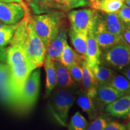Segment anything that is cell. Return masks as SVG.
<instances>
[{
	"instance_id": "cell-13",
	"label": "cell",
	"mask_w": 130,
	"mask_h": 130,
	"mask_svg": "<svg viewBox=\"0 0 130 130\" xmlns=\"http://www.w3.org/2000/svg\"><path fill=\"white\" fill-rule=\"evenodd\" d=\"M101 50L94 35L93 27L88 31L86 61L91 69L101 64Z\"/></svg>"
},
{
	"instance_id": "cell-6",
	"label": "cell",
	"mask_w": 130,
	"mask_h": 130,
	"mask_svg": "<svg viewBox=\"0 0 130 130\" xmlns=\"http://www.w3.org/2000/svg\"><path fill=\"white\" fill-rule=\"evenodd\" d=\"M87 4V0H31L28 6L34 14H40L53 11L68 12Z\"/></svg>"
},
{
	"instance_id": "cell-15",
	"label": "cell",
	"mask_w": 130,
	"mask_h": 130,
	"mask_svg": "<svg viewBox=\"0 0 130 130\" xmlns=\"http://www.w3.org/2000/svg\"><path fill=\"white\" fill-rule=\"evenodd\" d=\"M125 94L108 85H103L97 87L96 102L101 107L107 106Z\"/></svg>"
},
{
	"instance_id": "cell-12",
	"label": "cell",
	"mask_w": 130,
	"mask_h": 130,
	"mask_svg": "<svg viewBox=\"0 0 130 130\" xmlns=\"http://www.w3.org/2000/svg\"><path fill=\"white\" fill-rule=\"evenodd\" d=\"M97 87H93L87 90H84L79 94L77 104L81 110L88 115L90 119L96 118L97 109L96 95Z\"/></svg>"
},
{
	"instance_id": "cell-35",
	"label": "cell",
	"mask_w": 130,
	"mask_h": 130,
	"mask_svg": "<svg viewBox=\"0 0 130 130\" xmlns=\"http://www.w3.org/2000/svg\"><path fill=\"white\" fill-rule=\"evenodd\" d=\"M0 1L6 3H21V4H25V3L24 1H21V0H0Z\"/></svg>"
},
{
	"instance_id": "cell-20",
	"label": "cell",
	"mask_w": 130,
	"mask_h": 130,
	"mask_svg": "<svg viewBox=\"0 0 130 130\" xmlns=\"http://www.w3.org/2000/svg\"><path fill=\"white\" fill-rule=\"evenodd\" d=\"M43 65L46 72V86L44 97L46 98L51 95L57 85V74L54 61L51 58L45 57Z\"/></svg>"
},
{
	"instance_id": "cell-42",
	"label": "cell",
	"mask_w": 130,
	"mask_h": 130,
	"mask_svg": "<svg viewBox=\"0 0 130 130\" xmlns=\"http://www.w3.org/2000/svg\"><path fill=\"white\" fill-rule=\"evenodd\" d=\"M128 116H129V118H130V114H129V115H128Z\"/></svg>"
},
{
	"instance_id": "cell-3",
	"label": "cell",
	"mask_w": 130,
	"mask_h": 130,
	"mask_svg": "<svg viewBox=\"0 0 130 130\" xmlns=\"http://www.w3.org/2000/svg\"><path fill=\"white\" fill-rule=\"evenodd\" d=\"M31 21L37 35L41 39L46 50L52 40L63 28H66V12L53 11L31 16Z\"/></svg>"
},
{
	"instance_id": "cell-28",
	"label": "cell",
	"mask_w": 130,
	"mask_h": 130,
	"mask_svg": "<svg viewBox=\"0 0 130 130\" xmlns=\"http://www.w3.org/2000/svg\"><path fill=\"white\" fill-rule=\"evenodd\" d=\"M67 68L74 82L78 85H81L83 72L81 64H74Z\"/></svg>"
},
{
	"instance_id": "cell-38",
	"label": "cell",
	"mask_w": 130,
	"mask_h": 130,
	"mask_svg": "<svg viewBox=\"0 0 130 130\" xmlns=\"http://www.w3.org/2000/svg\"><path fill=\"white\" fill-rule=\"evenodd\" d=\"M25 1H26V2H27V4H29V3H30V1H31V0H25Z\"/></svg>"
},
{
	"instance_id": "cell-4",
	"label": "cell",
	"mask_w": 130,
	"mask_h": 130,
	"mask_svg": "<svg viewBox=\"0 0 130 130\" xmlns=\"http://www.w3.org/2000/svg\"><path fill=\"white\" fill-rule=\"evenodd\" d=\"M75 98L71 89H69L58 87L52 94L50 101V111L60 125H67L68 115Z\"/></svg>"
},
{
	"instance_id": "cell-24",
	"label": "cell",
	"mask_w": 130,
	"mask_h": 130,
	"mask_svg": "<svg viewBox=\"0 0 130 130\" xmlns=\"http://www.w3.org/2000/svg\"><path fill=\"white\" fill-rule=\"evenodd\" d=\"M81 66L83 72L81 86H83L84 90H87L93 87H98L93 71L89 67L86 61L84 60L83 61Z\"/></svg>"
},
{
	"instance_id": "cell-22",
	"label": "cell",
	"mask_w": 130,
	"mask_h": 130,
	"mask_svg": "<svg viewBox=\"0 0 130 130\" xmlns=\"http://www.w3.org/2000/svg\"><path fill=\"white\" fill-rule=\"evenodd\" d=\"M86 59L74 51L67 43L63 48L58 61L66 68L74 64H81V63Z\"/></svg>"
},
{
	"instance_id": "cell-27",
	"label": "cell",
	"mask_w": 130,
	"mask_h": 130,
	"mask_svg": "<svg viewBox=\"0 0 130 130\" xmlns=\"http://www.w3.org/2000/svg\"><path fill=\"white\" fill-rule=\"evenodd\" d=\"M89 123L79 112L73 115L68 125V130H86Z\"/></svg>"
},
{
	"instance_id": "cell-16",
	"label": "cell",
	"mask_w": 130,
	"mask_h": 130,
	"mask_svg": "<svg viewBox=\"0 0 130 130\" xmlns=\"http://www.w3.org/2000/svg\"><path fill=\"white\" fill-rule=\"evenodd\" d=\"M105 112L110 116L123 118L130 114V94L125 95L107 105Z\"/></svg>"
},
{
	"instance_id": "cell-36",
	"label": "cell",
	"mask_w": 130,
	"mask_h": 130,
	"mask_svg": "<svg viewBox=\"0 0 130 130\" xmlns=\"http://www.w3.org/2000/svg\"><path fill=\"white\" fill-rule=\"evenodd\" d=\"M124 2L125 3L126 5H127L128 7H130V0H125Z\"/></svg>"
},
{
	"instance_id": "cell-34",
	"label": "cell",
	"mask_w": 130,
	"mask_h": 130,
	"mask_svg": "<svg viewBox=\"0 0 130 130\" xmlns=\"http://www.w3.org/2000/svg\"><path fill=\"white\" fill-rule=\"evenodd\" d=\"M121 72L123 75L125 76L130 82V65L123 69Z\"/></svg>"
},
{
	"instance_id": "cell-43",
	"label": "cell",
	"mask_w": 130,
	"mask_h": 130,
	"mask_svg": "<svg viewBox=\"0 0 130 130\" xmlns=\"http://www.w3.org/2000/svg\"><path fill=\"white\" fill-rule=\"evenodd\" d=\"M21 1H24V0H21Z\"/></svg>"
},
{
	"instance_id": "cell-32",
	"label": "cell",
	"mask_w": 130,
	"mask_h": 130,
	"mask_svg": "<svg viewBox=\"0 0 130 130\" xmlns=\"http://www.w3.org/2000/svg\"><path fill=\"white\" fill-rule=\"evenodd\" d=\"M122 37L124 41L130 45V30L126 27L123 31Z\"/></svg>"
},
{
	"instance_id": "cell-30",
	"label": "cell",
	"mask_w": 130,
	"mask_h": 130,
	"mask_svg": "<svg viewBox=\"0 0 130 130\" xmlns=\"http://www.w3.org/2000/svg\"><path fill=\"white\" fill-rule=\"evenodd\" d=\"M122 21L125 26L126 27H130V7L127 5L123 4L121 9L116 12Z\"/></svg>"
},
{
	"instance_id": "cell-14",
	"label": "cell",
	"mask_w": 130,
	"mask_h": 130,
	"mask_svg": "<svg viewBox=\"0 0 130 130\" xmlns=\"http://www.w3.org/2000/svg\"><path fill=\"white\" fill-rule=\"evenodd\" d=\"M68 43V31L63 28L50 43L46 50V57L53 61H58L63 48Z\"/></svg>"
},
{
	"instance_id": "cell-21",
	"label": "cell",
	"mask_w": 130,
	"mask_h": 130,
	"mask_svg": "<svg viewBox=\"0 0 130 130\" xmlns=\"http://www.w3.org/2000/svg\"><path fill=\"white\" fill-rule=\"evenodd\" d=\"M123 3L115 0H89L90 8L104 13H116L123 6Z\"/></svg>"
},
{
	"instance_id": "cell-7",
	"label": "cell",
	"mask_w": 130,
	"mask_h": 130,
	"mask_svg": "<svg viewBox=\"0 0 130 130\" xmlns=\"http://www.w3.org/2000/svg\"><path fill=\"white\" fill-rule=\"evenodd\" d=\"M40 71L32 72L26 81L16 107L22 111H28L35 105L40 89Z\"/></svg>"
},
{
	"instance_id": "cell-2",
	"label": "cell",
	"mask_w": 130,
	"mask_h": 130,
	"mask_svg": "<svg viewBox=\"0 0 130 130\" xmlns=\"http://www.w3.org/2000/svg\"><path fill=\"white\" fill-rule=\"evenodd\" d=\"M6 61L10 69L14 107H16L26 81L35 69L23 50L15 45H10L6 49Z\"/></svg>"
},
{
	"instance_id": "cell-10",
	"label": "cell",
	"mask_w": 130,
	"mask_h": 130,
	"mask_svg": "<svg viewBox=\"0 0 130 130\" xmlns=\"http://www.w3.org/2000/svg\"><path fill=\"white\" fill-rule=\"evenodd\" d=\"M93 31L98 43L102 51H104L121 42H124L122 36L113 35L107 30L99 14H98L95 19Z\"/></svg>"
},
{
	"instance_id": "cell-37",
	"label": "cell",
	"mask_w": 130,
	"mask_h": 130,
	"mask_svg": "<svg viewBox=\"0 0 130 130\" xmlns=\"http://www.w3.org/2000/svg\"><path fill=\"white\" fill-rule=\"evenodd\" d=\"M126 129H127V130H130V122L126 126Z\"/></svg>"
},
{
	"instance_id": "cell-40",
	"label": "cell",
	"mask_w": 130,
	"mask_h": 130,
	"mask_svg": "<svg viewBox=\"0 0 130 130\" xmlns=\"http://www.w3.org/2000/svg\"><path fill=\"white\" fill-rule=\"evenodd\" d=\"M3 25H2V24L0 23V29H1V27H2V26H3Z\"/></svg>"
},
{
	"instance_id": "cell-26",
	"label": "cell",
	"mask_w": 130,
	"mask_h": 130,
	"mask_svg": "<svg viewBox=\"0 0 130 130\" xmlns=\"http://www.w3.org/2000/svg\"><path fill=\"white\" fill-rule=\"evenodd\" d=\"M18 24L15 25H3L0 29V46L4 47L10 43Z\"/></svg>"
},
{
	"instance_id": "cell-23",
	"label": "cell",
	"mask_w": 130,
	"mask_h": 130,
	"mask_svg": "<svg viewBox=\"0 0 130 130\" xmlns=\"http://www.w3.org/2000/svg\"><path fill=\"white\" fill-rule=\"evenodd\" d=\"M92 69L95 75L97 87L108 85L115 75L116 74L115 70L101 64L95 66Z\"/></svg>"
},
{
	"instance_id": "cell-9",
	"label": "cell",
	"mask_w": 130,
	"mask_h": 130,
	"mask_svg": "<svg viewBox=\"0 0 130 130\" xmlns=\"http://www.w3.org/2000/svg\"><path fill=\"white\" fill-rule=\"evenodd\" d=\"M98 12L92 8L75 10L68 14L71 28L75 30H87L92 28L98 16Z\"/></svg>"
},
{
	"instance_id": "cell-5",
	"label": "cell",
	"mask_w": 130,
	"mask_h": 130,
	"mask_svg": "<svg viewBox=\"0 0 130 130\" xmlns=\"http://www.w3.org/2000/svg\"><path fill=\"white\" fill-rule=\"evenodd\" d=\"M101 64L122 71L130 65V45L122 42L103 51L101 56Z\"/></svg>"
},
{
	"instance_id": "cell-31",
	"label": "cell",
	"mask_w": 130,
	"mask_h": 130,
	"mask_svg": "<svg viewBox=\"0 0 130 130\" xmlns=\"http://www.w3.org/2000/svg\"><path fill=\"white\" fill-rule=\"evenodd\" d=\"M104 130H127L126 127L122 123L116 122H110L107 123Z\"/></svg>"
},
{
	"instance_id": "cell-1",
	"label": "cell",
	"mask_w": 130,
	"mask_h": 130,
	"mask_svg": "<svg viewBox=\"0 0 130 130\" xmlns=\"http://www.w3.org/2000/svg\"><path fill=\"white\" fill-rule=\"evenodd\" d=\"M10 45L20 47L35 69L43 65L46 48L34 28L30 13L18 24Z\"/></svg>"
},
{
	"instance_id": "cell-18",
	"label": "cell",
	"mask_w": 130,
	"mask_h": 130,
	"mask_svg": "<svg viewBox=\"0 0 130 130\" xmlns=\"http://www.w3.org/2000/svg\"><path fill=\"white\" fill-rule=\"evenodd\" d=\"M99 15L103 21L107 30L113 35L122 36V32L125 26L116 13H103Z\"/></svg>"
},
{
	"instance_id": "cell-11",
	"label": "cell",
	"mask_w": 130,
	"mask_h": 130,
	"mask_svg": "<svg viewBox=\"0 0 130 130\" xmlns=\"http://www.w3.org/2000/svg\"><path fill=\"white\" fill-rule=\"evenodd\" d=\"M0 100L6 104L14 106L10 69L7 64L4 63H0Z\"/></svg>"
},
{
	"instance_id": "cell-8",
	"label": "cell",
	"mask_w": 130,
	"mask_h": 130,
	"mask_svg": "<svg viewBox=\"0 0 130 130\" xmlns=\"http://www.w3.org/2000/svg\"><path fill=\"white\" fill-rule=\"evenodd\" d=\"M30 13L28 5L0 1V21L7 25H15Z\"/></svg>"
},
{
	"instance_id": "cell-17",
	"label": "cell",
	"mask_w": 130,
	"mask_h": 130,
	"mask_svg": "<svg viewBox=\"0 0 130 130\" xmlns=\"http://www.w3.org/2000/svg\"><path fill=\"white\" fill-rule=\"evenodd\" d=\"M87 30H75L71 28L69 35L71 42L75 51L86 59L87 41Z\"/></svg>"
},
{
	"instance_id": "cell-29",
	"label": "cell",
	"mask_w": 130,
	"mask_h": 130,
	"mask_svg": "<svg viewBox=\"0 0 130 130\" xmlns=\"http://www.w3.org/2000/svg\"><path fill=\"white\" fill-rule=\"evenodd\" d=\"M108 123L107 119L102 116H97L89 123L86 130H104Z\"/></svg>"
},
{
	"instance_id": "cell-25",
	"label": "cell",
	"mask_w": 130,
	"mask_h": 130,
	"mask_svg": "<svg viewBox=\"0 0 130 130\" xmlns=\"http://www.w3.org/2000/svg\"><path fill=\"white\" fill-rule=\"evenodd\" d=\"M108 86L113 87L125 95L130 94V82L123 75L117 74L115 75L110 82Z\"/></svg>"
},
{
	"instance_id": "cell-19",
	"label": "cell",
	"mask_w": 130,
	"mask_h": 130,
	"mask_svg": "<svg viewBox=\"0 0 130 130\" xmlns=\"http://www.w3.org/2000/svg\"><path fill=\"white\" fill-rule=\"evenodd\" d=\"M57 74V85L59 88L71 89L74 88L77 84L74 82L69 70L58 61H54Z\"/></svg>"
},
{
	"instance_id": "cell-39",
	"label": "cell",
	"mask_w": 130,
	"mask_h": 130,
	"mask_svg": "<svg viewBox=\"0 0 130 130\" xmlns=\"http://www.w3.org/2000/svg\"><path fill=\"white\" fill-rule=\"evenodd\" d=\"M115 1H120V2L123 3V2H124L125 0H115Z\"/></svg>"
},
{
	"instance_id": "cell-33",
	"label": "cell",
	"mask_w": 130,
	"mask_h": 130,
	"mask_svg": "<svg viewBox=\"0 0 130 130\" xmlns=\"http://www.w3.org/2000/svg\"><path fill=\"white\" fill-rule=\"evenodd\" d=\"M6 61V49L0 46V61Z\"/></svg>"
},
{
	"instance_id": "cell-41",
	"label": "cell",
	"mask_w": 130,
	"mask_h": 130,
	"mask_svg": "<svg viewBox=\"0 0 130 130\" xmlns=\"http://www.w3.org/2000/svg\"><path fill=\"white\" fill-rule=\"evenodd\" d=\"M126 28H128V29H129V30H130V27H126Z\"/></svg>"
}]
</instances>
